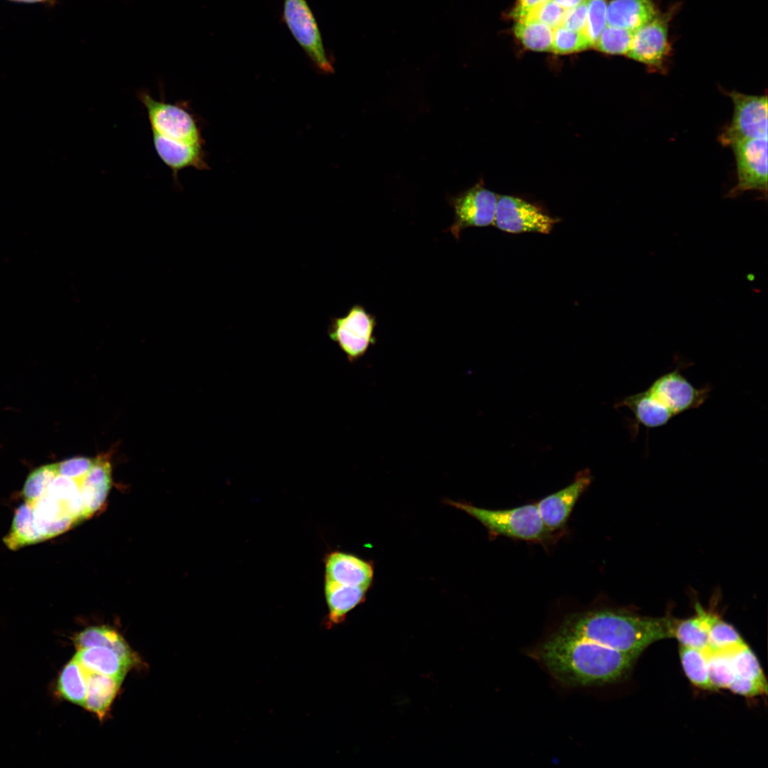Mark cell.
<instances>
[{
	"mask_svg": "<svg viewBox=\"0 0 768 768\" xmlns=\"http://www.w3.org/2000/svg\"><path fill=\"white\" fill-rule=\"evenodd\" d=\"M535 655L555 678L570 686L617 683L638 658L560 629L538 646Z\"/></svg>",
	"mask_w": 768,
	"mask_h": 768,
	"instance_id": "6da1fadb",
	"label": "cell"
},
{
	"mask_svg": "<svg viewBox=\"0 0 768 768\" xmlns=\"http://www.w3.org/2000/svg\"><path fill=\"white\" fill-rule=\"evenodd\" d=\"M673 619L645 617L624 609H595L569 616L559 629L638 657L651 644L672 638Z\"/></svg>",
	"mask_w": 768,
	"mask_h": 768,
	"instance_id": "7a4b0ae2",
	"label": "cell"
},
{
	"mask_svg": "<svg viewBox=\"0 0 768 768\" xmlns=\"http://www.w3.org/2000/svg\"><path fill=\"white\" fill-rule=\"evenodd\" d=\"M446 503L477 520L493 535L540 541L546 540L552 534L545 526L536 503L510 509L491 510L464 501L447 500Z\"/></svg>",
	"mask_w": 768,
	"mask_h": 768,
	"instance_id": "3957f363",
	"label": "cell"
},
{
	"mask_svg": "<svg viewBox=\"0 0 768 768\" xmlns=\"http://www.w3.org/2000/svg\"><path fill=\"white\" fill-rule=\"evenodd\" d=\"M162 91L159 100L154 98L147 90L137 92V97L146 110L151 134L174 143L203 146L198 120L188 102H166Z\"/></svg>",
	"mask_w": 768,
	"mask_h": 768,
	"instance_id": "277c9868",
	"label": "cell"
},
{
	"mask_svg": "<svg viewBox=\"0 0 768 768\" xmlns=\"http://www.w3.org/2000/svg\"><path fill=\"white\" fill-rule=\"evenodd\" d=\"M727 95L733 104V114L719 135V142L730 146L743 140L767 137V96L737 91L728 92Z\"/></svg>",
	"mask_w": 768,
	"mask_h": 768,
	"instance_id": "5b68a950",
	"label": "cell"
},
{
	"mask_svg": "<svg viewBox=\"0 0 768 768\" xmlns=\"http://www.w3.org/2000/svg\"><path fill=\"white\" fill-rule=\"evenodd\" d=\"M376 325L373 314L362 305L355 304L345 316L331 318L327 334L346 354L348 361L353 363L366 353L370 346L375 344Z\"/></svg>",
	"mask_w": 768,
	"mask_h": 768,
	"instance_id": "8992f818",
	"label": "cell"
},
{
	"mask_svg": "<svg viewBox=\"0 0 768 768\" xmlns=\"http://www.w3.org/2000/svg\"><path fill=\"white\" fill-rule=\"evenodd\" d=\"M282 18L290 33L320 70L334 72L320 29L306 0H284Z\"/></svg>",
	"mask_w": 768,
	"mask_h": 768,
	"instance_id": "52a82bcc",
	"label": "cell"
},
{
	"mask_svg": "<svg viewBox=\"0 0 768 768\" xmlns=\"http://www.w3.org/2000/svg\"><path fill=\"white\" fill-rule=\"evenodd\" d=\"M730 147L735 159L737 183L728 196L735 197L749 191L767 196V137L737 142Z\"/></svg>",
	"mask_w": 768,
	"mask_h": 768,
	"instance_id": "ba28073f",
	"label": "cell"
},
{
	"mask_svg": "<svg viewBox=\"0 0 768 768\" xmlns=\"http://www.w3.org/2000/svg\"><path fill=\"white\" fill-rule=\"evenodd\" d=\"M675 11L673 6L636 30L626 56L654 70L664 69L671 50L668 28Z\"/></svg>",
	"mask_w": 768,
	"mask_h": 768,
	"instance_id": "9c48e42d",
	"label": "cell"
},
{
	"mask_svg": "<svg viewBox=\"0 0 768 768\" xmlns=\"http://www.w3.org/2000/svg\"><path fill=\"white\" fill-rule=\"evenodd\" d=\"M498 198L481 183L450 197L449 202L454 208V220L445 231H450L455 239L459 240L461 232L466 228L493 224Z\"/></svg>",
	"mask_w": 768,
	"mask_h": 768,
	"instance_id": "30bf717a",
	"label": "cell"
},
{
	"mask_svg": "<svg viewBox=\"0 0 768 768\" xmlns=\"http://www.w3.org/2000/svg\"><path fill=\"white\" fill-rule=\"evenodd\" d=\"M539 207L521 198L509 196L498 198L493 224L511 233L535 232L549 233L558 222Z\"/></svg>",
	"mask_w": 768,
	"mask_h": 768,
	"instance_id": "8fae6325",
	"label": "cell"
},
{
	"mask_svg": "<svg viewBox=\"0 0 768 768\" xmlns=\"http://www.w3.org/2000/svg\"><path fill=\"white\" fill-rule=\"evenodd\" d=\"M647 390L675 416L699 407L710 392L708 386L695 388L678 368L658 377Z\"/></svg>",
	"mask_w": 768,
	"mask_h": 768,
	"instance_id": "7c38bea8",
	"label": "cell"
},
{
	"mask_svg": "<svg viewBox=\"0 0 768 768\" xmlns=\"http://www.w3.org/2000/svg\"><path fill=\"white\" fill-rule=\"evenodd\" d=\"M591 482L590 471L583 469L576 474L570 485L536 503L541 519L550 532L553 533L565 526L576 502Z\"/></svg>",
	"mask_w": 768,
	"mask_h": 768,
	"instance_id": "4fadbf2b",
	"label": "cell"
},
{
	"mask_svg": "<svg viewBox=\"0 0 768 768\" xmlns=\"http://www.w3.org/2000/svg\"><path fill=\"white\" fill-rule=\"evenodd\" d=\"M373 575V563L354 555L335 551L326 557L325 580L370 588Z\"/></svg>",
	"mask_w": 768,
	"mask_h": 768,
	"instance_id": "5bb4252c",
	"label": "cell"
},
{
	"mask_svg": "<svg viewBox=\"0 0 768 768\" xmlns=\"http://www.w3.org/2000/svg\"><path fill=\"white\" fill-rule=\"evenodd\" d=\"M151 136L156 154L171 171L176 183H178L179 172L186 168L208 169L203 146L174 143L156 134Z\"/></svg>",
	"mask_w": 768,
	"mask_h": 768,
	"instance_id": "9a60e30c",
	"label": "cell"
},
{
	"mask_svg": "<svg viewBox=\"0 0 768 768\" xmlns=\"http://www.w3.org/2000/svg\"><path fill=\"white\" fill-rule=\"evenodd\" d=\"M659 14L654 0H612L607 4V25L636 31Z\"/></svg>",
	"mask_w": 768,
	"mask_h": 768,
	"instance_id": "2e32d148",
	"label": "cell"
},
{
	"mask_svg": "<svg viewBox=\"0 0 768 768\" xmlns=\"http://www.w3.org/2000/svg\"><path fill=\"white\" fill-rule=\"evenodd\" d=\"M369 589L325 580L324 593L329 612L324 626L331 629L342 623L349 612L365 601Z\"/></svg>",
	"mask_w": 768,
	"mask_h": 768,
	"instance_id": "e0dca14e",
	"label": "cell"
},
{
	"mask_svg": "<svg viewBox=\"0 0 768 768\" xmlns=\"http://www.w3.org/2000/svg\"><path fill=\"white\" fill-rule=\"evenodd\" d=\"M617 407L629 408L633 413L636 424L648 428L662 427L675 417L672 412L647 389L624 398Z\"/></svg>",
	"mask_w": 768,
	"mask_h": 768,
	"instance_id": "ac0fdd59",
	"label": "cell"
},
{
	"mask_svg": "<svg viewBox=\"0 0 768 768\" xmlns=\"http://www.w3.org/2000/svg\"><path fill=\"white\" fill-rule=\"evenodd\" d=\"M87 671L123 679L132 665L105 646L79 649L74 657Z\"/></svg>",
	"mask_w": 768,
	"mask_h": 768,
	"instance_id": "d6986e66",
	"label": "cell"
},
{
	"mask_svg": "<svg viewBox=\"0 0 768 768\" xmlns=\"http://www.w3.org/2000/svg\"><path fill=\"white\" fill-rule=\"evenodd\" d=\"M695 614L683 619H673L672 638L681 646L705 651L708 647V610L695 602Z\"/></svg>",
	"mask_w": 768,
	"mask_h": 768,
	"instance_id": "ffe728a7",
	"label": "cell"
},
{
	"mask_svg": "<svg viewBox=\"0 0 768 768\" xmlns=\"http://www.w3.org/2000/svg\"><path fill=\"white\" fill-rule=\"evenodd\" d=\"M75 644L78 650L90 646L107 647L117 653L132 666L137 662L136 655L124 639L117 631L109 627H89L75 636Z\"/></svg>",
	"mask_w": 768,
	"mask_h": 768,
	"instance_id": "44dd1931",
	"label": "cell"
},
{
	"mask_svg": "<svg viewBox=\"0 0 768 768\" xmlns=\"http://www.w3.org/2000/svg\"><path fill=\"white\" fill-rule=\"evenodd\" d=\"M123 679L88 671L85 707L102 719L114 700Z\"/></svg>",
	"mask_w": 768,
	"mask_h": 768,
	"instance_id": "7402d4cb",
	"label": "cell"
},
{
	"mask_svg": "<svg viewBox=\"0 0 768 768\" xmlns=\"http://www.w3.org/2000/svg\"><path fill=\"white\" fill-rule=\"evenodd\" d=\"M88 671L74 658L62 670L57 685L59 695L75 704L85 706Z\"/></svg>",
	"mask_w": 768,
	"mask_h": 768,
	"instance_id": "603a6c76",
	"label": "cell"
},
{
	"mask_svg": "<svg viewBox=\"0 0 768 768\" xmlns=\"http://www.w3.org/2000/svg\"><path fill=\"white\" fill-rule=\"evenodd\" d=\"M514 34L526 48L534 51H551L553 29L533 18L516 21Z\"/></svg>",
	"mask_w": 768,
	"mask_h": 768,
	"instance_id": "cb8c5ba5",
	"label": "cell"
},
{
	"mask_svg": "<svg viewBox=\"0 0 768 768\" xmlns=\"http://www.w3.org/2000/svg\"><path fill=\"white\" fill-rule=\"evenodd\" d=\"M735 628L720 618L712 609L708 610L709 651H730L745 644Z\"/></svg>",
	"mask_w": 768,
	"mask_h": 768,
	"instance_id": "d4e9b609",
	"label": "cell"
},
{
	"mask_svg": "<svg viewBox=\"0 0 768 768\" xmlns=\"http://www.w3.org/2000/svg\"><path fill=\"white\" fill-rule=\"evenodd\" d=\"M679 656L690 682L698 688L713 690L708 677L706 651L681 646Z\"/></svg>",
	"mask_w": 768,
	"mask_h": 768,
	"instance_id": "484cf974",
	"label": "cell"
},
{
	"mask_svg": "<svg viewBox=\"0 0 768 768\" xmlns=\"http://www.w3.org/2000/svg\"><path fill=\"white\" fill-rule=\"evenodd\" d=\"M710 683L713 690L729 688L736 677L730 651L705 650Z\"/></svg>",
	"mask_w": 768,
	"mask_h": 768,
	"instance_id": "4316f807",
	"label": "cell"
},
{
	"mask_svg": "<svg viewBox=\"0 0 768 768\" xmlns=\"http://www.w3.org/2000/svg\"><path fill=\"white\" fill-rule=\"evenodd\" d=\"M634 33V31L607 25L592 47L607 54L626 55Z\"/></svg>",
	"mask_w": 768,
	"mask_h": 768,
	"instance_id": "83f0119b",
	"label": "cell"
},
{
	"mask_svg": "<svg viewBox=\"0 0 768 768\" xmlns=\"http://www.w3.org/2000/svg\"><path fill=\"white\" fill-rule=\"evenodd\" d=\"M736 676L767 683L759 662L746 644L730 651Z\"/></svg>",
	"mask_w": 768,
	"mask_h": 768,
	"instance_id": "f1b7e54d",
	"label": "cell"
},
{
	"mask_svg": "<svg viewBox=\"0 0 768 768\" xmlns=\"http://www.w3.org/2000/svg\"><path fill=\"white\" fill-rule=\"evenodd\" d=\"M592 47L587 36L582 31L569 30L560 26L553 29L551 51L557 54H569L585 50Z\"/></svg>",
	"mask_w": 768,
	"mask_h": 768,
	"instance_id": "f546056e",
	"label": "cell"
},
{
	"mask_svg": "<svg viewBox=\"0 0 768 768\" xmlns=\"http://www.w3.org/2000/svg\"><path fill=\"white\" fill-rule=\"evenodd\" d=\"M58 473V463L40 466L31 472L23 488L25 501L31 502L40 497Z\"/></svg>",
	"mask_w": 768,
	"mask_h": 768,
	"instance_id": "4dcf8cb0",
	"label": "cell"
},
{
	"mask_svg": "<svg viewBox=\"0 0 768 768\" xmlns=\"http://www.w3.org/2000/svg\"><path fill=\"white\" fill-rule=\"evenodd\" d=\"M607 0H588L587 15L585 34L589 38L592 47L607 23Z\"/></svg>",
	"mask_w": 768,
	"mask_h": 768,
	"instance_id": "1f68e13d",
	"label": "cell"
},
{
	"mask_svg": "<svg viewBox=\"0 0 768 768\" xmlns=\"http://www.w3.org/2000/svg\"><path fill=\"white\" fill-rule=\"evenodd\" d=\"M565 11L553 0H548L533 9L523 18L535 19L554 29L561 26Z\"/></svg>",
	"mask_w": 768,
	"mask_h": 768,
	"instance_id": "d6a6232c",
	"label": "cell"
},
{
	"mask_svg": "<svg viewBox=\"0 0 768 768\" xmlns=\"http://www.w3.org/2000/svg\"><path fill=\"white\" fill-rule=\"evenodd\" d=\"M95 458L75 457L58 464V473L61 475L80 479L85 476L92 466Z\"/></svg>",
	"mask_w": 768,
	"mask_h": 768,
	"instance_id": "836d02e7",
	"label": "cell"
},
{
	"mask_svg": "<svg viewBox=\"0 0 768 768\" xmlns=\"http://www.w3.org/2000/svg\"><path fill=\"white\" fill-rule=\"evenodd\" d=\"M767 683L736 676L728 689L735 694L752 698L767 693Z\"/></svg>",
	"mask_w": 768,
	"mask_h": 768,
	"instance_id": "e575fe53",
	"label": "cell"
},
{
	"mask_svg": "<svg viewBox=\"0 0 768 768\" xmlns=\"http://www.w3.org/2000/svg\"><path fill=\"white\" fill-rule=\"evenodd\" d=\"M588 0L565 11L561 26L572 31L584 32L587 15Z\"/></svg>",
	"mask_w": 768,
	"mask_h": 768,
	"instance_id": "d590c367",
	"label": "cell"
},
{
	"mask_svg": "<svg viewBox=\"0 0 768 768\" xmlns=\"http://www.w3.org/2000/svg\"><path fill=\"white\" fill-rule=\"evenodd\" d=\"M548 0H516L512 11L516 21L525 18L533 9Z\"/></svg>",
	"mask_w": 768,
	"mask_h": 768,
	"instance_id": "8d00e7d4",
	"label": "cell"
},
{
	"mask_svg": "<svg viewBox=\"0 0 768 768\" xmlns=\"http://www.w3.org/2000/svg\"><path fill=\"white\" fill-rule=\"evenodd\" d=\"M553 1L557 4H558L559 6H560L561 7H562L563 9L567 10V9H571L572 7H575V6L579 5L580 4L584 2V1H585L587 0H553Z\"/></svg>",
	"mask_w": 768,
	"mask_h": 768,
	"instance_id": "74e56055",
	"label": "cell"
},
{
	"mask_svg": "<svg viewBox=\"0 0 768 768\" xmlns=\"http://www.w3.org/2000/svg\"><path fill=\"white\" fill-rule=\"evenodd\" d=\"M11 1H18V2H25V3H48V2H51L53 0H11Z\"/></svg>",
	"mask_w": 768,
	"mask_h": 768,
	"instance_id": "f35d334b",
	"label": "cell"
}]
</instances>
